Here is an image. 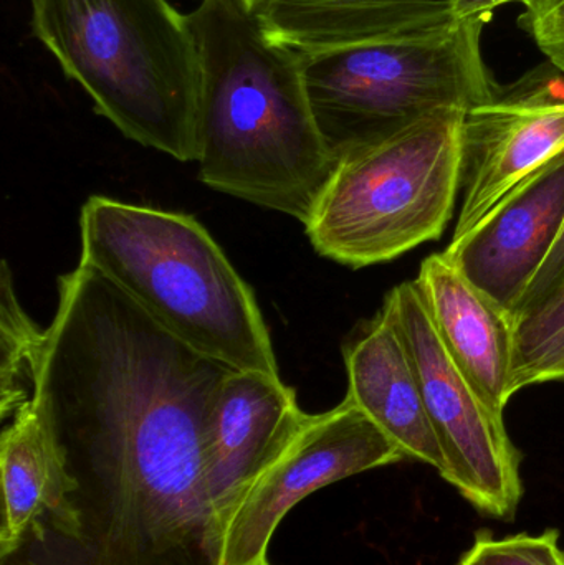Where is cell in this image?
Instances as JSON below:
<instances>
[{
	"label": "cell",
	"mask_w": 564,
	"mask_h": 565,
	"mask_svg": "<svg viewBox=\"0 0 564 565\" xmlns=\"http://www.w3.org/2000/svg\"><path fill=\"white\" fill-rule=\"evenodd\" d=\"M201 55L199 179L307 225L337 168L305 89L301 53L244 0L189 13Z\"/></svg>",
	"instance_id": "6da1fadb"
},
{
	"label": "cell",
	"mask_w": 564,
	"mask_h": 565,
	"mask_svg": "<svg viewBox=\"0 0 564 565\" xmlns=\"http://www.w3.org/2000/svg\"><path fill=\"white\" fill-rule=\"evenodd\" d=\"M79 237V262L189 348L235 371L280 375L254 291L191 215L95 195Z\"/></svg>",
	"instance_id": "7a4b0ae2"
},
{
	"label": "cell",
	"mask_w": 564,
	"mask_h": 565,
	"mask_svg": "<svg viewBox=\"0 0 564 565\" xmlns=\"http://www.w3.org/2000/svg\"><path fill=\"white\" fill-rule=\"evenodd\" d=\"M32 30L126 138L198 161L201 55L169 0H32Z\"/></svg>",
	"instance_id": "3957f363"
},
{
	"label": "cell",
	"mask_w": 564,
	"mask_h": 565,
	"mask_svg": "<svg viewBox=\"0 0 564 565\" xmlns=\"http://www.w3.org/2000/svg\"><path fill=\"white\" fill-rule=\"evenodd\" d=\"M464 115L433 113L341 158L305 225L315 250L364 268L439 241L462 185Z\"/></svg>",
	"instance_id": "277c9868"
},
{
	"label": "cell",
	"mask_w": 564,
	"mask_h": 565,
	"mask_svg": "<svg viewBox=\"0 0 564 565\" xmlns=\"http://www.w3.org/2000/svg\"><path fill=\"white\" fill-rule=\"evenodd\" d=\"M487 20L381 42L301 53L305 89L337 162L444 109L469 111L499 83L482 52Z\"/></svg>",
	"instance_id": "5b68a950"
},
{
	"label": "cell",
	"mask_w": 564,
	"mask_h": 565,
	"mask_svg": "<svg viewBox=\"0 0 564 565\" xmlns=\"http://www.w3.org/2000/svg\"><path fill=\"white\" fill-rule=\"evenodd\" d=\"M424 404L444 455L440 477L490 520H515L523 500L522 454L496 414L462 374L437 335L416 281L387 292Z\"/></svg>",
	"instance_id": "8992f818"
},
{
	"label": "cell",
	"mask_w": 564,
	"mask_h": 565,
	"mask_svg": "<svg viewBox=\"0 0 564 565\" xmlns=\"http://www.w3.org/2000/svg\"><path fill=\"white\" fill-rule=\"evenodd\" d=\"M403 460L404 451L348 395L331 411L307 414L290 444L238 501L225 526L221 565H270L272 537L301 500Z\"/></svg>",
	"instance_id": "52a82bcc"
},
{
	"label": "cell",
	"mask_w": 564,
	"mask_h": 565,
	"mask_svg": "<svg viewBox=\"0 0 564 565\" xmlns=\"http://www.w3.org/2000/svg\"><path fill=\"white\" fill-rule=\"evenodd\" d=\"M564 154V73L550 62L497 85L464 115L462 207L450 244L472 234L517 188Z\"/></svg>",
	"instance_id": "ba28073f"
},
{
	"label": "cell",
	"mask_w": 564,
	"mask_h": 565,
	"mask_svg": "<svg viewBox=\"0 0 564 565\" xmlns=\"http://www.w3.org/2000/svg\"><path fill=\"white\" fill-rule=\"evenodd\" d=\"M564 227V154L507 195L446 255L510 318Z\"/></svg>",
	"instance_id": "9c48e42d"
},
{
	"label": "cell",
	"mask_w": 564,
	"mask_h": 565,
	"mask_svg": "<svg viewBox=\"0 0 564 565\" xmlns=\"http://www.w3.org/2000/svg\"><path fill=\"white\" fill-rule=\"evenodd\" d=\"M305 417L280 375L232 371L225 379L205 444V483L222 534L245 491L290 444Z\"/></svg>",
	"instance_id": "30bf717a"
},
{
	"label": "cell",
	"mask_w": 564,
	"mask_h": 565,
	"mask_svg": "<svg viewBox=\"0 0 564 565\" xmlns=\"http://www.w3.org/2000/svg\"><path fill=\"white\" fill-rule=\"evenodd\" d=\"M416 282L444 348L483 402L503 415L513 397V319L446 252L423 262Z\"/></svg>",
	"instance_id": "8fae6325"
},
{
	"label": "cell",
	"mask_w": 564,
	"mask_h": 565,
	"mask_svg": "<svg viewBox=\"0 0 564 565\" xmlns=\"http://www.w3.org/2000/svg\"><path fill=\"white\" fill-rule=\"evenodd\" d=\"M348 397L404 451L407 460L444 470V455L424 404L419 377L393 309L376 318L344 349Z\"/></svg>",
	"instance_id": "7c38bea8"
},
{
	"label": "cell",
	"mask_w": 564,
	"mask_h": 565,
	"mask_svg": "<svg viewBox=\"0 0 564 565\" xmlns=\"http://www.w3.org/2000/svg\"><path fill=\"white\" fill-rule=\"evenodd\" d=\"M274 39L300 53L449 29L446 0H272L257 10Z\"/></svg>",
	"instance_id": "4fadbf2b"
},
{
	"label": "cell",
	"mask_w": 564,
	"mask_h": 565,
	"mask_svg": "<svg viewBox=\"0 0 564 565\" xmlns=\"http://www.w3.org/2000/svg\"><path fill=\"white\" fill-rule=\"evenodd\" d=\"M545 382H564V268L513 318L510 391Z\"/></svg>",
	"instance_id": "5bb4252c"
},
{
	"label": "cell",
	"mask_w": 564,
	"mask_h": 565,
	"mask_svg": "<svg viewBox=\"0 0 564 565\" xmlns=\"http://www.w3.org/2000/svg\"><path fill=\"white\" fill-rule=\"evenodd\" d=\"M45 329H40L13 288L9 264H2L0 278V414L3 420L33 401L36 369Z\"/></svg>",
	"instance_id": "9a60e30c"
},
{
	"label": "cell",
	"mask_w": 564,
	"mask_h": 565,
	"mask_svg": "<svg viewBox=\"0 0 564 565\" xmlns=\"http://www.w3.org/2000/svg\"><path fill=\"white\" fill-rule=\"evenodd\" d=\"M457 565H564L560 531L496 537L482 530Z\"/></svg>",
	"instance_id": "2e32d148"
},
{
	"label": "cell",
	"mask_w": 564,
	"mask_h": 565,
	"mask_svg": "<svg viewBox=\"0 0 564 565\" xmlns=\"http://www.w3.org/2000/svg\"><path fill=\"white\" fill-rule=\"evenodd\" d=\"M520 29L546 56V62L564 73V0H522Z\"/></svg>",
	"instance_id": "e0dca14e"
},
{
	"label": "cell",
	"mask_w": 564,
	"mask_h": 565,
	"mask_svg": "<svg viewBox=\"0 0 564 565\" xmlns=\"http://www.w3.org/2000/svg\"><path fill=\"white\" fill-rule=\"evenodd\" d=\"M564 268V227L562 231V235H560L558 242H556L555 247H553L552 254L546 258L543 267L540 268L536 277L533 278L532 285H530L529 291H526L525 298H523L522 306L525 302H529L530 299L536 298L540 292L545 291L555 278L562 274ZM520 306V308H522Z\"/></svg>",
	"instance_id": "ac0fdd59"
},
{
	"label": "cell",
	"mask_w": 564,
	"mask_h": 565,
	"mask_svg": "<svg viewBox=\"0 0 564 565\" xmlns=\"http://www.w3.org/2000/svg\"><path fill=\"white\" fill-rule=\"evenodd\" d=\"M453 9L454 15L459 20L483 19L489 22L499 7L522 0H446Z\"/></svg>",
	"instance_id": "d6986e66"
},
{
	"label": "cell",
	"mask_w": 564,
	"mask_h": 565,
	"mask_svg": "<svg viewBox=\"0 0 564 565\" xmlns=\"http://www.w3.org/2000/svg\"><path fill=\"white\" fill-rule=\"evenodd\" d=\"M244 2L247 3L251 9L258 10L267 6L268 2H272V0H244Z\"/></svg>",
	"instance_id": "ffe728a7"
},
{
	"label": "cell",
	"mask_w": 564,
	"mask_h": 565,
	"mask_svg": "<svg viewBox=\"0 0 564 565\" xmlns=\"http://www.w3.org/2000/svg\"><path fill=\"white\" fill-rule=\"evenodd\" d=\"M272 565V564H270Z\"/></svg>",
	"instance_id": "44dd1931"
}]
</instances>
